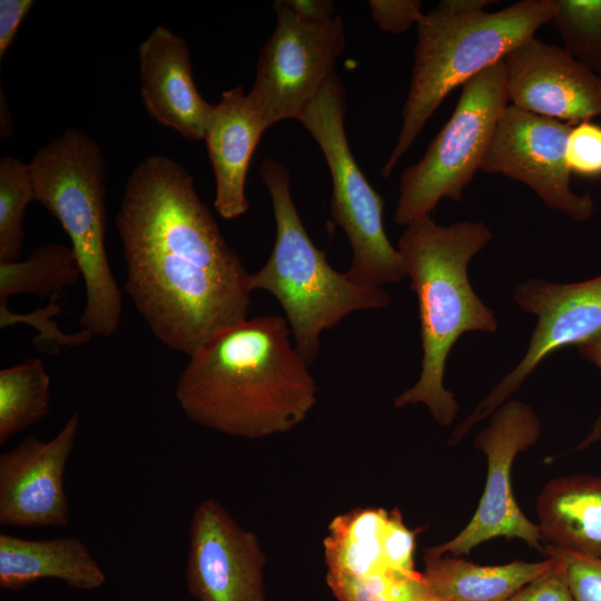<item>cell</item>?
Segmentation results:
<instances>
[{"label":"cell","instance_id":"cell-1","mask_svg":"<svg viewBox=\"0 0 601 601\" xmlns=\"http://www.w3.org/2000/svg\"><path fill=\"white\" fill-rule=\"evenodd\" d=\"M116 227L126 292L161 344L189 357L248 318L252 274L181 164L162 155L139 162Z\"/></svg>","mask_w":601,"mask_h":601},{"label":"cell","instance_id":"cell-2","mask_svg":"<svg viewBox=\"0 0 601 601\" xmlns=\"http://www.w3.org/2000/svg\"><path fill=\"white\" fill-rule=\"evenodd\" d=\"M286 318H247L191 356L175 397L193 422L256 440L298 426L316 403L317 386Z\"/></svg>","mask_w":601,"mask_h":601},{"label":"cell","instance_id":"cell-3","mask_svg":"<svg viewBox=\"0 0 601 601\" xmlns=\"http://www.w3.org/2000/svg\"><path fill=\"white\" fill-rule=\"evenodd\" d=\"M491 238L481 221L439 226L430 216L401 235L397 249L417 298L423 358L418 381L395 398L396 407L423 403L441 425L455 420L457 402L443 384L447 356L464 333L497 328L467 277L469 263Z\"/></svg>","mask_w":601,"mask_h":601},{"label":"cell","instance_id":"cell-4","mask_svg":"<svg viewBox=\"0 0 601 601\" xmlns=\"http://www.w3.org/2000/svg\"><path fill=\"white\" fill-rule=\"evenodd\" d=\"M553 0H522L496 12H452L439 6L417 21L411 86L397 141L381 169L388 177L445 97L504 60L553 18Z\"/></svg>","mask_w":601,"mask_h":601},{"label":"cell","instance_id":"cell-5","mask_svg":"<svg viewBox=\"0 0 601 601\" xmlns=\"http://www.w3.org/2000/svg\"><path fill=\"white\" fill-rule=\"evenodd\" d=\"M259 174L270 195L276 238L267 262L252 274L250 286L278 300L294 345L309 365L319 352L324 331L354 312L385 308L391 297L382 287L358 284L329 265L305 230L284 165L266 158Z\"/></svg>","mask_w":601,"mask_h":601},{"label":"cell","instance_id":"cell-6","mask_svg":"<svg viewBox=\"0 0 601 601\" xmlns=\"http://www.w3.org/2000/svg\"><path fill=\"white\" fill-rule=\"evenodd\" d=\"M36 201L61 225L71 240L85 283L80 324L109 337L119 327L122 297L106 250V161L85 130L68 128L40 148L29 162Z\"/></svg>","mask_w":601,"mask_h":601},{"label":"cell","instance_id":"cell-7","mask_svg":"<svg viewBox=\"0 0 601 601\" xmlns=\"http://www.w3.org/2000/svg\"><path fill=\"white\" fill-rule=\"evenodd\" d=\"M345 111L344 88L334 73L298 120L318 144L331 171L332 220L345 231L352 248L347 276L378 287L398 283L406 276L404 262L384 230V199L370 185L349 149Z\"/></svg>","mask_w":601,"mask_h":601},{"label":"cell","instance_id":"cell-8","mask_svg":"<svg viewBox=\"0 0 601 601\" xmlns=\"http://www.w3.org/2000/svg\"><path fill=\"white\" fill-rule=\"evenodd\" d=\"M509 105L505 65L499 61L462 86L450 119L430 142L423 157L403 170L394 213L407 226L430 216L442 198L460 201L480 170L497 121Z\"/></svg>","mask_w":601,"mask_h":601},{"label":"cell","instance_id":"cell-9","mask_svg":"<svg viewBox=\"0 0 601 601\" xmlns=\"http://www.w3.org/2000/svg\"><path fill=\"white\" fill-rule=\"evenodd\" d=\"M277 22L262 48L247 99L266 129L297 119L335 73L345 47L339 16L309 21L296 14L286 0L273 2Z\"/></svg>","mask_w":601,"mask_h":601},{"label":"cell","instance_id":"cell-10","mask_svg":"<svg viewBox=\"0 0 601 601\" xmlns=\"http://www.w3.org/2000/svg\"><path fill=\"white\" fill-rule=\"evenodd\" d=\"M514 302L538 317L528 351L518 366L455 427L447 441L450 445H456L475 424L506 402L546 356L601 337V275L570 284L528 279L516 286Z\"/></svg>","mask_w":601,"mask_h":601},{"label":"cell","instance_id":"cell-11","mask_svg":"<svg viewBox=\"0 0 601 601\" xmlns=\"http://www.w3.org/2000/svg\"><path fill=\"white\" fill-rule=\"evenodd\" d=\"M541 423L533 408L510 400L499 406L475 439V446L487 459L484 492L467 525L452 540L427 549L434 554L459 556L497 536L518 538L539 550L541 532L515 502L511 470L515 456L540 437Z\"/></svg>","mask_w":601,"mask_h":601},{"label":"cell","instance_id":"cell-12","mask_svg":"<svg viewBox=\"0 0 601 601\" xmlns=\"http://www.w3.org/2000/svg\"><path fill=\"white\" fill-rule=\"evenodd\" d=\"M571 125L508 105L503 110L480 170L500 174L529 186L551 209L578 221L593 211L589 194L570 187L566 141Z\"/></svg>","mask_w":601,"mask_h":601},{"label":"cell","instance_id":"cell-13","mask_svg":"<svg viewBox=\"0 0 601 601\" xmlns=\"http://www.w3.org/2000/svg\"><path fill=\"white\" fill-rule=\"evenodd\" d=\"M266 555L257 535L243 529L215 499L201 501L188 528L186 583L197 601H267Z\"/></svg>","mask_w":601,"mask_h":601},{"label":"cell","instance_id":"cell-14","mask_svg":"<svg viewBox=\"0 0 601 601\" xmlns=\"http://www.w3.org/2000/svg\"><path fill=\"white\" fill-rule=\"evenodd\" d=\"M75 412L50 440L32 436L0 454V523L20 528H66L70 522L63 474L75 447Z\"/></svg>","mask_w":601,"mask_h":601},{"label":"cell","instance_id":"cell-15","mask_svg":"<svg viewBox=\"0 0 601 601\" xmlns=\"http://www.w3.org/2000/svg\"><path fill=\"white\" fill-rule=\"evenodd\" d=\"M503 61L513 106L571 126L601 116V76L564 48L531 38Z\"/></svg>","mask_w":601,"mask_h":601},{"label":"cell","instance_id":"cell-16","mask_svg":"<svg viewBox=\"0 0 601 601\" xmlns=\"http://www.w3.org/2000/svg\"><path fill=\"white\" fill-rule=\"evenodd\" d=\"M140 96L150 117L186 140L204 139L211 105L199 93L186 40L159 26L138 48Z\"/></svg>","mask_w":601,"mask_h":601},{"label":"cell","instance_id":"cell-17","mask_svg":"<svg viewBox=\"0 0 601 601\" xmlns=\"http://www.w3.org/2000/svg\"><path fill=\"white\" fill-rule=\"evenodd\" d=\"M266 130L240 86L224 91L220 100L211 105L203 140L215 177L214 207L225 219L237 218L249 208L247 171Z\"/></svg>","mask_w":601,"mask_h":601},{"label":"cell","instance_id":"cell-18","mask_svg":"<svg viewBox=\"0 0 601 601\" xmlns=\"http://www.w3.org/2000/svg\"><path fill=\"white\" fill-rule=\"evenodd\" d=\"M43 579L95 590L105 584L106 574L77 536L29 540L1 533L0 588L17 591Z\"/></svg>","mask_w":601,"mask_h":601},{"label":"cell","instance_id":"cell-19","mask_svg":"<svg viewBox=\"0 0 601 601\" xmlns=\"http://www.w3.org/2000/svg\"><path fill=\"white\" fill-rule=\"evenodd\" d=\"M536 510L546 544L601 558V476L551 480L538 496Z\"/></svg>","mask_w":601,"mask_h":601},{"label":"cell","instance_id":"cell-20","mask_svg":"<svg viewBox=\"0 0 601 601\" xmlns=\"http://www.w3.org/2000/svg\"><path fill=\"white\" fill-rule=\"evenodd\" d=\"M423 572L431 594L443 601H503L550 571L555 561H513L479 565L464 559L424 551Z\"/></svg>","mask_w":601,"mask_h":601},{"label":"cell","instance_id":"cell-21","mask_svg":"<svg viewBox=\"0 0 601 601\" xmlns=\"http://www.w3.org/2000/svg\"><path fill=\"white\" fill-rule=\"evenodd\" d=\"M390 515L382 508H356L331 521L323 542L326 581L394 570L385 546Z\"/></svg>","mask_w":601,"mask_h":601},{"label":"cell","instance_id":"cell-22","mask_svg":"<svg viewBox=\"0 0 601 601\" xmlns=\"http://www.w3.org/2000/svg\"><path fill=\"white\" fill-rule=\"evenodd\" d=\"M81 270L71 247L48 244L35 248L28 258L0 263V302L16 294L59 298L60 293L78 282Z\"/></svg>","mask_w":601,"mask_h":601},{"label":"cell","instance_id":"cell-23","mask_svg":"<svg viewBox=\"0 0 601 601\" xmlns=\"http://www.w3.org/2000/svg\"><path fill=\"white\" fill-rule=\"evenodd\" d=\"M50 386V376L39 358L0 371V444L49 413Z\"/></svg>","mask_w":601,"mask_h":601},{"label":"cell","instance_id":"cell-24","mask_svg":"<svg viewBox=\"0 0 601 601\" xmlns=\"http://www.w3.org/2000/svg\"><path fill=\"white\" fill-rule=\"evenodd\" d=\"M36 201L29 164L6 155L0 158V263L17 262L24 240L27 207Z\"/></svg>","mask_w":601,"mask_h":601},{"label":"cell","instance_id":"cell-25","mask_svg":"<svg viewBox=\"0 0 601 601\" xmlns=\"http://www.w3.org/2000/svg\"><path fill=\"white\" fill-rule=\"evenodd\" d=\"M553 8L564 49L601 76V0H553Z\"/></svg>","mask_w":601,"mask_h":601},{"label":"cell","instance_id":"cell-26","mask_svg":"<svg viewBox=\"0 0 601 601\" xmlns=\"http://www.w3.org/2000/svg\"><path fill=\"white\" fill-rule=\"evenodd\" d=\"M338 601H416L428 592L423 573L387 570L362 579L326 581Z\"/></svg>","mask_w":601,"mask_h":601},{"label":"cell","instance_id":"cell-27","mask_svg":"<svg viewBox=\"0 0 601 601\" xmlns=\"http://www.w3.org/2000/svg\"><path fill=\"white\" fill-rule=\"evenodd\" d=\"M59 298H52L49 304L36 312L29 314H17L10 311L7 303L0 302V327L7 328L17 323H24L33 326L38 332V338L33 342L39 349L47 353L58 352L61 346H77L86 344L92 334L82 329L76 334H63L51 319V317L60 312V306L57 304Z\"/></svg>","mask_w":601,"mask_h":601},{"label":"cell","instance_id":"cell-28","mask_svg":"<svg viewBox=\"0 0 601 601\" xmlns=\"http://www.w3.org/2000/svg\"><path fill=\"white\" fill-rule=\"evenodd\" d=\"M543 552L561 566L573 601H601V558L563 551L549 544Z\"/></svg>","mask_w":601,"mask_h":601},{"label":"cell","instance_id":"cell-29","mask_svg":"<svg viewBox=\"0 0 601 601\" xmlns=\"http://www.w3.org/2000/svg\"><path fill=\"white\" fill-rule=\"evenodd\" d=\"M566 162L571 174L584 178L601 177V125L587 120L571 127Z\"/></svg>","mask_w":601,"mask_h":601},{"label":"cell","instance_id":"cell-30","mask_svg":"<svg viewBox=\"0 0 601 601\" xmlns=\"http://www.w3.org/2000/svg\"><path fill=\"white\" fill-rule=\"evenodd\" d=\"M368 7L378 28L392 35L405 32L423 14L420 0H371Z\"/></svg>","mask_w":601,"mask_h":601},{"label":"cell","instance_id":"cell-31","mask_svg":"<svg viewBox=\"0 0 601 601\" xmlns=\"http://www.w3.org/2000/svg\"><path fill=\"white\" fill-rule=\"evenodd\" d=\"M503 601H573V598L565 575L555 561L550 571Z\"/></svg>","mask_w":601,"mask_h":601},{"label":"cell","instance_id":"cell-32","mask_svg":"<svg viewBox=\"0 0 601 601\" xmlns=\"http://www.w3.org/2000/svg\"><path fill=\"white\" fill-rule=\"evenodd\" d=\"M33 0H0V59L12 45Z\"/></svg>","mask_w":601,"mask_h":601},{"label":"cell","instance_id":"cell-33","mask_svg":"<svg viewBox=\"0 0 601 601\" xmlns=\"http://www.w3.org/2000/svg\"><path fill=\"white\" fill-rule=\"evenodd\" d=\"M579 354L587 361L593 363L601 371V337L589 341L577 346ZM601 441V412L592 425L590 434L577 446V450H584L593 443Z\"/></svg>","mask_w":601,"mask_h":601},{"label":"cell","instance_id":"cell-34","mask_svg":"<svg viewBox=\"0 0 601 601\" xmlns=\"http://www.w3.org/2000/svg\"><path fill=\"white\" fill-rule=\"evenodd\" d=\"M286 2L296 14L309 21H325L334 17V6L328 0H286Z\"/></svg>","mask_w":601,"mask_h":601},{"label":"cell","instance_id":"cell-35","mask_svg":"<svg viewBox=\"0 0 601 601\" xmlns=\"http://www.w3.org/2000/svg\"><path fill=\"white\" fill-rule=\"evenodd\" d=\"M494 2L490 0H443L437 6L447 11L469 13L483 11L484 7Z\"/></svg>","mask_w":601,"mask_h":601},{"label":"cell","instance_id":"cell-36","mask_svg":"<svg viewBox=\"0 0 601 601\" xmlns=\"http://www.w3.org/2000/svg\"><path fill=\"white\" fill-rule=\"evenodd\" d=\"M0 99H1L0 100V106H1L0 134L2 137L9 138L12 134V120H11L10 112L8 109L6 96L2 90H1Z\"/></svg>","mask_w":601,"mask_h":601},{"label":"cell","instance_id":"cell-37","mask_svg":"<svg viewBox=\"0 0 601 601\" xmlns=\"http://www.w3.org/2000/svg\"><path fill=\"white\" fill-rule=\"evenodd\" d=\"M416 601H443L436 597H434L433 594L430 593V591L427 593H425L424 595H422L420 599H417Z\"/></svg>","mask_w":601,"mask_h":601}]
</instances>
